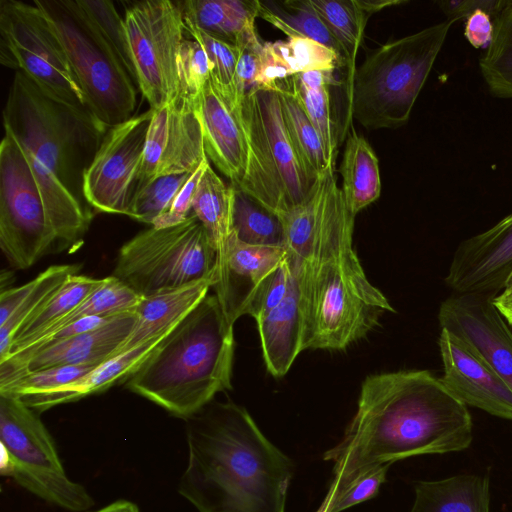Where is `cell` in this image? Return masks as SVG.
Here are the masks:
<instances>
[{
  "mask_svg": "<svg viewBox=\"0 0 512 512\" xmlns=\"http://www.w3.org/2000/svg\"><path fill=\"white\" fill-rule=\"evenodd\" d=\"M410 512H490L487 474H458L415 484Z\"/></svg>",
  "mask_w": 512,
  "mask_h": 512,
  "instance_id": "4316f807",
  "label": "cell"
},
{
  "mask_svg": "<svg viewBox=\"0 0 512 512\" xmlns=\"http://www.w3.org/2000/svg\"><path fill=\"white\" fill-rule=\"evenodd\" d=\"M206 157L195 103L177 95L153 110L136 191L157 177L193 172Z\"/></svg>",
  "mask_w": 512,
  "mask_h": 512,
  "instance_id": "9a60e30c",
  "label": "cell"
},
{
  "mask_svg": "<svg viewBox=\"0 0 512 512\" xmlns=\"http://www.w3.org/2000/svg\"><path fill=\"white\" fill-rule=\"evenodd\" d=\"M0 247L16 269L67 250L21 147L7 132L0 145Z\"/></svg>",
  "mask_w": 512,
  "mask_h": 512,
  "instance_id": "8fae6325",
  "label": "cell"
},
{
  "mask_svg": "<svg viewBox=\"0 0 512 512\" xmlns=\"http://www.w3.org/2000/svg\"><path fill=\"white\" fill-rule=\"evenodd\" d=\"M345 66L341 57L326 46L303 37L263 43L258 90H277L278 83L312 70Z\"/></svg>",
  "mask_w": 512,
  "mask_h": 512,
  "instance_id": "484cf974",
  "label": "cell"
},
{
  "mask_svg": "<svg viewBox=\"0 0 512 512\" xmlns=\"http://www.w3.org/2000/svg\"><path fill=\"white\" fill-rule=\"evenodd\" d=\"M287 254V248L248 245L231 233L224 251L217 256V281L213 286L230 324L249 314L253 302Z\"/></svg>",
  "mask_w": 512,
  "mask_h": 512,
  "instance_id": "ffe728a7",
  "label": "cell"
},
{
  "mask_svg": "<svg viewBox=\"0 0 512 512\" xmlns=\"http://www.w3.org/2000/svg\"><path fill=\"white\" fill-rule=\"evenodd\" d=\"M193 172L164 175L150 181L136 191L127 216L152 225L158 217L169 210Z\"/></svg>",
  "mask_w": 512,
  "mask_h": 512,
  "instance_id": "f35d334b",
  "label": "cell"
},
{
  "mask_svg": "<svg viewBox=\"0 0 512 512\" xmlns=\"http://www.w3.org/2000/svg\"><path fill=\"white\" fill-rule=\"evenodd\" d=\"M94 512H141L139 507L125 499H120L117 501H114L110 504H108L105 507H102L101 509L94 511Z\"/></svg>",
  "mask_w": 512,
  "mask_h": 512,
  "instance_id": "816d5d0a",
  "label": "cell"
},
{
  "mask_svg": "<svg viewBox=\"0 0 512 512\" xmlns=\"http://www.w3.org/2000/svg\"><path fill=\"white\" fill-rule=\"evenodd\" d=\"M291 86L319 133L325 147L329 162L335 166L338 146L337 128L331 114L330 87L309 89L289 77Z\"/></svg>",
  "mask_w": 512,
  "mask_h": 512,
  "instance_id": "60d3db41",
  "label": "cell"
},
{
  "mask_svg": "<svg viewBox=\"0 0 512 512\" xmlns=\"http://www.w3.org/2000/svg\"><path fill=\"white\" fill-rule=\"evenodd\" d=\"M78 271V265H54L33 279V286L24 300L11 317L0 325V361L8 357L13 336L19 327Z\"/></svg>",
  "mask_w": 512,
  "mask_h": 512,
  "instance_id": "d590c367",
  "label": "cell"
},
{
  "mask_svg": "<svg viewBox=\"0 0 512 512\" xmlns=\"http://www.w3.org/2000/svg\"><path fill=\"white\" fill-rule=\"evenodd\" d=\"M509 286H512V272H511L510 276L507 279L505 288L509 287Z\"/></svg>",
  "mask_w": 512,
  "mask_h": 512,
  "instance_id": "db71d44e",
  "label": "cell"
},
{
  "mask_svg": "<svg viewBox=\"0 0 512 512\" xmlns=\"http://www.w3.org/2000/svg\"><path fill=\"white\" fill-rule=\"evenodd\" d=\"M341 191L348 210L356 216L381 194L378 158L369 142L354 129L348 134L340 165Z\"/></svg>",
  "mask_w": 512,
  "mask_h": 512,
  "instance_id": "f1b7e54d",
  "label": "cell"
},
{
  "mask_svg": "<svg viewBox=\"0 0 512 512\" xmlns=\"http://www.w3.org/2000/svg\"><path fill=\"white\" fill-rule=\"evenodd\" d=\"M113 276L147 297L217 276V251L191 213L177 225L152 226L126 242Z\"/></svg>",
  "mask_w": 512,
  "mask_h": 512,
  "instance_id": "9c48e42d",
  "label": "cell"
},
{
  "mask_svg": "<svg viewBox=\"0 0 512 512\" xmlns=\"http://www.w3.org/2000/svg\"><path fill=\"white\" fill-rule=\"evenodd\" d=\"M256 323L267 370L275 377L285 375L303 351V314L296 260L294 276L286 295L257 318Z\"/></svg>",
  "mask_w": 512,
  "mask_h": 512,
  "instance_id": "44dd1931",
  "label": "cell"
},
{
  "mask_svg": "<svg viewBox=\"0 0 512 512\" xmlns=\"http://www.w3.org/2000/svg\"><path fill=\"white\" fill-rule=\"evenodd\" d=\"M209 165V159L206 157L177 194L169 210L153 222V227H170L187 219L192 213V203L198 184Z\"/></svg>",
  "mask_w": 512,
  "mask_h": 512,
  "instance_id": "f6af8a7d",
  "label": "cell"
},
{
  "mask_svg": "<svg viewBox=\"0 0 512 512\" xmlns=\"http://www.w3.org/2000/svg\"><path fill=\"white\" fill-rule=\"evenodd\" d=\"M310 5L341 44L348 67V86L356 70V56L370 16L403 0H309Z\"/></svg>",
  "mask_w": 512,
  "mask_h": 512,
  "instance_id": "83f0119b",
  "label": "cell"
},
{
  "mask_svg": "<svg viewBox=\"0 0 512 512\" xmlns=\"http://www.w3.org/2000/svg\"><path fill=\"white\" fill-rule=\"evenodd\" d=\"M448 20L466 19L476 9H483L494 20L502 11L507 0H453L436 2Z\"/></svg>",
  "mask_w": 512,
  "mask_h": 512,
  "instance_id": "7dc6e473",
  "label": "cell"
},
{
  "mask_svg": "<svg viewBox=\"0 0 512 512\" xmlns=\"http://www.w3.org/2000/svg\"><path fill=\"white\" fill-rule=\"evenodd\" d=\"M494 33L492 17L483 9H476L465 19L464 37L475 49H487Z\"/></svg>",
  "mask_w": 512,
  "mask_h": 512,
  "instance_id": "c3c4849f",
  "label": "cell"
},
{
  "mask_svg": "<svg viewBox=\"0 0 512 512\" xmlns=\"http://www.w3.org/2000/svg\"><path fill=\"white\" fill-rule=\"evenodd\" d=\"M473 421L467 406L428 370L368 376L342 440L324 454L334 463L328 490L338 492L384 463L467 449Z\"/></svg>",
  "mask_w": 512,
  "mask_h": 512,
  "instance_id": "6da1fadb",
  "label": "cell"
},
{
  "mask_svg": "<svg viewBox=\"0 0 512 512\" xmlns=\"http://www.w3.org/2000/svg\"><path fill=\"white\" fill-rule=\"evenodd\" d=\"M441 381L466 406L512 421V390L480 354L460 337L441 329Z\"/></svg>",
  "mask_w": 512,
  "mask_h": 512,
  "instance_id": "d6986e66",
  "label": "cell"
},
{
  "mask_svg": "<svg viewBox=\"0 0 512 512\" xmlns=\"http://www.w3.org/2000/svg\"><path fill=\"white\" fill-rule=\"evenodd\" d=\"M184 22L242 48L259 41L255 29L260 1L186 0L178 2Z\"/></svg>",
  "mask_w": 512,
  "mask_h": 512,
  "instance_id": "cb8c5ba5",
  "label": "cell"
},
{
  "mask_svg": "<svg viewBox=\"0 0 512 512\" xmlns=\"http://www.w3.org/2000/svg\"><path fill=\"white\" fill-rule=\"evenodd\" d=\"M3 125L21 147L66 249L78 247L92 218L84 176L109 128L90 111L51 97L20 70L10 85Z\"/></svg>",
  "mask_w": 512,
  "mask_h": 512,
  "instance_id": "3957f363",
  "label": "cell"
},
{
  "mask_svg": "<svg viewBox=\"0 0 512 512\" xmlns=\"http://www.w3.org/2000/svg\"><path fill=\"white\" fill-rule=\"evenodd\" d=\"M216 281L217 276H213L175 290L142 297L133 311L135 325L114 356L174 327L208 295Z\"/></svg>",
  "mask_w": 512,
  "mask_h": 512,
  "instance_id": "d4e9b609",
  "label": "cell"
},
{
  "mask_svg": "<svg viewBox=\"0 0 512 512\" xmlns=\"http://www.w3.org/2000/svg\"><path fill=\"white\" fill-rule=\"evenodd\" d=\"M153 109L107 130L84 176L86 202L99 212L127 215L136 192Z\"/></svg>",
  "mask_w": 512,
  "mask_h": 512,
  "instance_id": "5bb4252c",
  "label": "cell"
},
{
  "mask_svg": "<svg viewBox=\"0 0 512 512\" xmlns=\"http://www.w3.org/2000/svg\"><path fill=\"white\" fill-rule=\"evenodd\" d=\"M271 153L278 169L288 210L303 203L314 184L293 144L277 90H257ZM287 210V211H288Z\"/></svg>",
  "mask_w": 512,
  "mask_h": 512,
  "instance_id": "603a6c76",
  "label": "cell"
},
{
  "mask_svg": "<svg viewBox=\"0 0 512 512\" xmlns=\"http://www.w3.org/2000/svg\"><path fill=\"white\" fill-rule=\"evenodd\" d=\"M1 475L44 502L69 512L95 504L87 489L71 480L51 433L38 412L20 399L0 394Z\"/></svg>",
  "mask_w": 512,
  "mask_h": 512,
  "instance_id": "30bf717a",
  "label": "cell"
},
{
  "mask_svg": "<svg viewBox=\"0 0 512 512\" xmlns=\"http://www.w3.org/2000/svg\"><path fill=\"white\" fill-rule=\"evenodd\" d=\"M492 301L506 322L512 326V286L506 287Z\"/></svg>",
  "mask_w": 512,
  "mask_h": 512,
  "instance_id": "f907efd6",
  "label": "cell"
},
{
  "mask_svg": "<svg viewBox=\"0 0 512 512\" xmlns=\"http://www.w3.org/2000/svg\"><path fill=\"white\" fill-rule=\"evenodd\" d=\"M263 44L252 42L239 48L240 54L235 72V88L238 100L251 91L258 90Z\"/></svg>",
  "mask_w": 512,
  "mask_h": 512,
  "instance_id": "bcb514c9",
  "label": "cell"
},
{
  "mask_svg": "<svg viewBox=\"0 0 512 512\" xmlns=\"http://www.w3.org/2000/svg\"><path fill=\"white\" fill-rule=\"evenodd\" d=\"M80 5L95 22L100 32L112 47L121 63L136 82V75L131 60L124 18L120 16L111 1L79 0Z\"/></svg>",
  "mask_w": 512,
  "mask_h": 512,
  "instance_id": "b9f144b4",
  "label": "cell"
},
{
  "mask_svg": "<svg viewBox=\"0 0 512 512\" xmlns=\"http://www.w3.org/2000/svg\"><path fill=\"white\" fill-rule=\"evenodd\" d=\"M292 13L279 8H270L260 2L258 16L282 31L287 37H303L314 40L335 51L346 63L343 47L325 22L315 12L309 0H289L283 3Z\"/></svg>",
  "mask_w": 512,
  "mask_h": 512,
  "instance_id": "e575fe53",
  "label": "cell"
},
{
  "mask_svg": "<svg viewBox=\"0 0 512 512\" xmlns=\"http://www.w3.org/2000/svg\"><path fill=\"white\" fill-rule=\"evenodd\" d=\"M334 69L312 70L292 76L298 83L309 89L339 86L341 82L336 79Z\"/></svg>",
  "mask_w": 512,
  "mask_h": 512,
  "instance_id": "681fc988",
  "label": "cell"
},
{
  "mask_svg": "<svg viewBox=\"0 0 512 512\" xmlns=\"http://www.w3.org/2000/svg\"><path fill=\"white\" fill-rule=\"evenodd\" d=\"M391 465V463H384L370 468L338 492L328 490L327 512H341L375 497L380 486L385 482Z\"/></svg>",
  "mask_w": 512,
  "mask_h": 512,
  "instance_id": "ee69618b",
  "label": "cell"
},
{
  "mask_svg": "<svg viewBox=\"0 0 512 512\" xmlns=\"http://www.w3.org/2000/svg\"><path fill=\"white\" fill-rule=\"evenodd\" d=\"M277 91L289 135L308 175L316 181L335 166L329 162L322 139L300 104L289 78L278 83Z\"/></svg>",
  "mask_w": 512,
  "mask_h": 512,
  "instance_id": "1f68e13d",
  "label": "cell"
},
{
  "mask_svg": "<svg viewBox=\"0 0 512 512\" xmlns=\"http://www.w3.org/2000/svg\"><path fill=\"white\" fill-rule=\"evenodd\" d=\"M178 95L192 101L198 99L211 76V65L202 45L194 39H184L178 56Z\"/></svg>",
  "mask_w": 512,
  "mask_h": 512,
  "instance_id": "7bdbcfd3",
  "label": "cell"
},
{
  "mask_svg": "<svg viewBox=\"0 0 512 512\" xmlns=\"http://www.w3.org/2000/svg\"><path fill=\"white\" fill-rule=\"evenodd\" d=\"M0 36L3 65L23 71L51 97L90 111L58 35L34 2L1 0Z\"/></svg>",
  "mask_w": 512,
  "mask_h": 512,
  "instance_id": "7c38bea8",
  "label": "cell"
},
{
  "mask_svg": "<svg viewBox=\"0 0 512 512\" xmlns=\"http://www.w3.org/2000/svg\"><path fill=\"white\" fill-rule=\"evenodd\" d=\"M480 294H453L439 307L441 329L472 346L512 390V330L493 304Z\"/></svg>",
  "mask_w": 512,
  "mask_h": 512,
  "instance_id": "e0dca14e",
  "label": "cell"
},
{
  "mask_svg": "<svg viewBox=\"0 0 512 512\" xmlns=\"http://www.w3.org/2000/svg\"><path fill=\"white\" fill-rule=\"evenodd\" d=\"M104 281L83 275H71L63 285L39 307L16 331L10 353L30 345L54 324L75 310ZM8 355V356H9Z\"/></svg>",
  "mask_w": 512,
  "mask_h": 512,
  "instance_id": "f546056e",
  "label": "cell"
},
{
  "mask_svg": "<svg viewBox=\"0 0 512 512\" xmlns=\"http://www.w3.org/2000/svg\"><path fill=\"white\" fill-rule=\"evenodd\" d=\"M185 34L199 42L211 65V80L221 95L231 104L238 102L235 72L240 50L235 45L214 38L204 31L184 22Z\"/></svg>",
  "mask_w": 512,
  "mask_h": 512,
  "instance_id": "74e56055",
  "label": "cell"
},
{
  "mask_svg": "<svg viewBox=\"0 0 512 512\" xmlns=\"http://www.w3.org/2000/svg\"><path fill=\"white\" fill-rule=\"evenodd\" d=\"M327 507H328V500L325 497L324 501L319 506V508L316 510V512H327Z\"/></svg>",
  "mask_w": 512,
  "mask_h": 512,
  "instance_id": "f5cc1de1",
  "label": "cell"
},
{
  "mask_svg": "<svg viewBox=\"0 0 512 512\" xmlns=\"http://www.w3.org/2000/svg\"><path fill=\"white\" fill-rule=\"evenodd\" d=\"M233 325L205 296L126 380L132 392L186 420L231 388Z\"/></svg>",
  "mask_w": 512,
  "mask_h": 512,
  "instance_id": "5b68a950",
  "label": "cell"
},
{
  "mask_svg": "<svg viewBox=\"0 0 512 512\" xmlns=\"http://www.w3.org/2000/svg\"><path fill=\"white\" fill-rule=\"evenodd\" d=\"M174 327L105 360L74 382L21 401L29 408L40 413L56 405L76 401L105 390L120 380H127L158 348Z\"/></svg>",
  "mask_w": 512,
  "mask_h": 512,
  "instance_id": "7402d4cb",
  "label": "cell"
},
{
  "mask_svg": "<svg viewBox=\"0 0 512 512\" xmlns=\"http://www.w3.org/2000/svg\"><path fill=\"white\" fill-rule=\"evenodd\" d=\"M232 232L239 241L248 245L286 248L285 232L280 217L236 188Z\"/></svg>",
  "mask_w": 512,
  "mask_h": 512,
  "instance_id": "d6a6232c",
  "label": "cell"
},
{
  "mask_svg": "<svg viewBox=\"0 0 512 512\" xmlns=\"http://www.w3.org/2000/svg\"><path fill=\"white\" fill-rule=\"evenodd\" d=\"M319 185L314 182L307 199L279 215L285 232L286 248L300 264L311 257L316 236Z\"/></svg>",
  "mask_w": 512,
  "mask_h": 512,
  "instance_id": "8d00e7d4",
  "label": "cell"
},
{
  "mask_svg": "<svg viewBox=\"0 0 512 512\" xmlns=\"http://www.w3.org/2000/svg\"><path fill=\"white\" fill-rule=\"evenodd\" d=\"M319 209L310 259L298 262L303 314L302 349L342 350L395 312L374 287L353 249L355 215L337 185L335 168L317 179Z\"/></svg>",
  "mask_w": 512,
  "mask_h": 512,
  "instance_id": "277c9868",
  "label": "cell"
},
{
  "mask_svg": "<svg viewBox=\"0 0 512 512\" xmlns=\"http://www.w3.org/2000/svg\"><path fill=\"white\" fill-rule=\"evenodd\" d=\"M454 23L446 19L367 54L347 88L349 123L370 130L405 125Z\"/></svg>",
  "mask_w": 512,
  "mask_h": 512,
  "instance_id": "52a82bcc",
  "label": "cell"
},
{
  "mask_svg": "<svg viewBox=\"0 0 512 512\" xmlns=\"http://www.w3.org/2000/svg\"><path fill=\"white\" fill-rule=\"evenodd\" d=\"M512 272V213L456 248L444 282L453 294L495 297Z\"/></svg>",
  "mask_w": 512,
  "mask_h": 512,
  "instance_id": "ac0fdd59",
  "label": "cell"
},
{
  "mask_svg": "<svg viewBox=\"0 0 512 512\" xmlns=\"http://www.w3.org/2000/svg\"><path fill=\"white\" fill-rule=\"evenodd\" d=\"M185 434L177 490L198 512H284L293 463L245 408L213 400L185 420Z\"/></svg>",
  "mask_w": 512,
  "mask_h": 512,
  "instance_id": "7a4b0ae2",
  "label": "cell"
},
{
  "mask_svg": "<svg viewBox=\"0 0 512 512\" xmlns=\"http://www.w3.org/2000/svg\"><path fill=\"white\" fill-rule=\"evenodd\" d=\"M124 23L137 87L156 110L179 92L178 56L185 25L178 2L136 1L125 7Z\"/></svg>",
  "mask_w": 512,
  "mask_h": 512,
  "instance_id": "4fadbf2b",
  "label": "cell"
},
{
  "mask_svg": "<svg viewBox=\"0 0 512 512\" xmlns=\"http://www.w3.org/2000/svg\"><path fill=\"white\" fill-rule=\"evenodd\" d=\"M234 188L226 185L209 165L196 190L192 213L204 226L220 255L232 233Z\"/></svg>",
  "mask_w": 512,
  "mask_h": 512,
  "instance_id": "4dcf8cb0",
  "label": "cell"
},
{
  "mask_svg": "<svg viewBox=\"0 0 512 512\" xmlns=\"http://www.w3.org/2000/svg\"><path fill=\"white\" fill-rule=\"evenodd\" d=\"M195 110L206 155L230 185L277 215L286 212L283 184L266 135L257 90L231 105L210 78L195 101Z\"/></svg>",
  "mask_w": 512,
  "mask_h": 512,
  "instance_id": "8992f818",
  "label": "cell"
},
{
  "mask_svg": "<svg viewBox=\"0 0 512 512\" xmlns=\"http://www.w3.org/2000/svg\"><path fill=\"white\" fill-rule=\"evenodd\" d=\"M135 322V313L125 312L91 331L11 354L0 361V386L26 373L50 367L99 365L117 353Z\"/></svg>",
  "mask_w": 512,
  "mask_h": 512,
  "instance_id": "2e32d148",
  "label": "cell"
},
{
  "mask_svg": "<svg viewBox=\"0 0 512 512\" xmlns=\"http://www.w3.org/2000/svg\"><path fill=\"white\" fill-rule=\"evenodd\" d=\"M493 22V38L479 59V69L494 97L512 99V0Z\"/></svg>",
  "mask_w": 512,
  "mask_h": 512,
  "instance_id": "836d02e7",
  "label": "cell"
},
{
  "mask_svg": "<svg viewBox=\"0 0 512 512\" xmlns=\"http://www.w3.org/2000/svg\"><path fill=\"white\" fill-rule=\"evenodd\" d=\"M58 35L89 110L105 127L136 108V84L79 0L33 1Z\"/></svg>",
  "mask_w": 512,
  "mask_h": 512,
  "instance_id": "ba28073f",
  "label": "cell"
},
{
  "mask_svg": "<svg viewBox=\"0 0 512 512\" xmlns=\"http://www.w3.org/2000/svg\"><path fill=\"white\" fill-rule=\"evenodd\" d=\"M96 366L65 365L29 372L0 386V394L14 396L20 400L39 396L78 380Z\"/></svg>",
  "mask_w": 512,
  "mask_h": 512,
  "instance_id": "ab89813d",
  "label": "cell"
}]
</instances>
